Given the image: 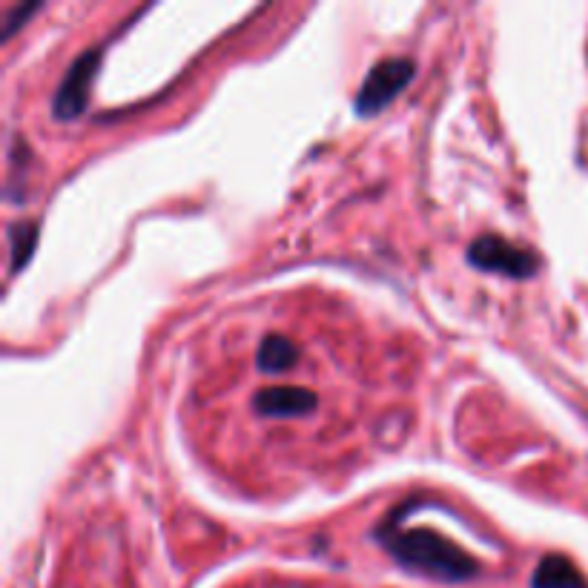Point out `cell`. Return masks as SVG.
<instances>
[{"label":"cell","instance_id":"cell-4","mask_svg":"<svg viewBox=\"0 0 588 588\" xmlns=\"http://www.w3.org/2000/svg\"><path fill=\"white\" fill-rule=\"evenodd\" d=\"M101 58H104V49L95 46V49H87L84 55H78L75 64L69 66V72L58 87V95L52 101V112L58 121H75L78 115H84L89 104V87L98 75Z\"/></svg>","mask_w":588,"mask_h":588},{"label":"cell","instance_id":"cell-2","mask_svg":"<svg viewBox=\"0 0 588 588\" xmlns=\"http://www.w3.org/2000/svg\"><path fill=\"white\" fill-rule=\"evenodd\" d=\"M468 264L482 273H502L508 279H531L540 270L534 250H523L500 236H477L468 244Z\"/></svg>","mask_w":588,"mask_h":588},{"label":"cell","instance_id":"cell-8","mask_svg":"<svg viewBox=\"0 0 588 588\" xmlns=\"http://www.w3.org/2000/svg\"><path fill=\"white\" fill-rule=\"evenodd\" d=\"M9 244H12V273H18L23 264L29 262L35 244H38V224L35 221H23L9 227Z\"/></svg>","mask_w":588,"mask_h":588},{"label":"cell","instance_id":"cell-9","mask_svg":"<svg viewBox=\"0 0 588 588\" xmlns=\"http://www.w3.org/2000/svg\"><path fill=\"white\" fill-rule=\"evenodd\" d=\"M41 9V3H29V6H18L12 15H9V21H6V29H3V38H12L15 32H18V26H21V21H26L29 15H35Z\"/></svg>","mask_w":588,"mask_h":588},{"label":"cell","instance_id":"cell-3","mask_svg":"<svg viewBox=\"0 0 588 588\" xmlns=\"http://www.w3.org/2000/svg\"><path fill=\"white\" fill-rule=\"evenodd\" d=\"M416 66L411 58H385L365 75L356 92V112L376 115L391 104L393 98L414 81Z\"/></svg>","mask_w":588,"mask_h":588},{"label":"cell","instance_id":"cell-7","mask_svg":"<svg viewBox=\"0 0 588 588\" xmlns=\"http://www.w3.org/2000/svg\"><path fill=\"white\" fill-rule=\"evenodd\" d=\"M299 359V348L293 339L287 336H279V333H270L264 336L262 345H259V353H256V365L259 371L264 373H284L290 371Z\"/></svg>","mask_w":588,"mask_h":588},{"label":"cell","instance_id":"cell-6","mask_svg":"<svg viewBox=\"0 0 588 588\" xmlns=\"http://www.w3.org/2000/svg\"><path fill=\"white\" fill-rule=\"evenodd\" d=\"M531 588H588L583 571L563 554H545L534 568Z\"/></svg>","mask_w":588,"mask_h":588},{"label":"cell","instance_id":"cell-5","mask_svg":"<svg viewBox=\"0 0 588 588\" xmlns=\"http://www.w3.org/2000/svg\"><path fill=\"white\" fill-rule=\"evenodd\" d=\"M316 393L307 388H293V385H273L262 388L253 399L256 414L267 419H293V416H305L316 408Z\"/></svg>","mask_w":588,"mask_h":588},{"label":"cell","instance_id":"cell-1","mask_svg":"<svg viewBox=\"0 0 588 588\" xmlns=\"http://www.w3.org/2000/svg\"><path fill=\"white\" fill-rule=\"evenodd\" d=\"M376 540L405 571L439 583H468L480 574V563L445 534L431 528H399L393 520L376 528Z\"/></svg>","mask_w":588,"mask_h":588}]
</instances>
